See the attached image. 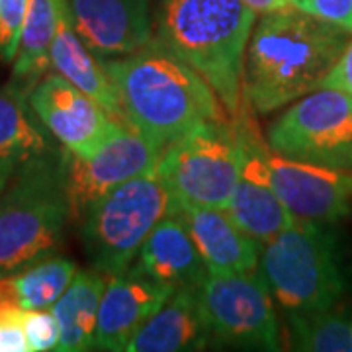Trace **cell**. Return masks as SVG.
Instances as JSON below:
<instances>
[{
	"label": "cell",
	"instance_id": "obj_1",
	"mask_svg": "<svg viewBox=\"0 0 352 352\" xmlns=\"http://www.w3.org/2000/svg\"><path fill=\"white\" fill-rule=\"evenodd\" d=\"M104 67L118 90L127 126L163 151L206 122H231L212 87L157 39L104 61Z\"/></svg>",
	"mask_w": 352,
	"mask_h": 352
},
{
	"label": "cell",
	"instance_id": "obj_2",
	"mask_svg": "<svg viewBox=\"0 0 352 352\" xmlns=\"http://www.w3.org/2000/svg\"><path fill=\"white\" fill-rule=\"evenodd\" d=\"M351 36L296 6L263 14L245 57V98L270 113L321 88Z\"/></svg>",
	"mask_w": 352,
	"mask_h": 352
},
{
	"label": "cell",
	"instance_id": "obj_3",
	"mask_svg": "<svg viewBox=\"0 0 352 352\" xmlns=\"http://www.w3.org/2000/svg\"><path fill=\"white\" fill-rule=\"evenodd\" d=\"M254 18L243 0H161L157 12V41L212 87L231 120L243 113Z\"/></svg>",
	"mask_w": 352,
	"mask_h": 352
},
{
	"label": "cell",
	"instance_id": "obj_4",
	"mask_svg": "<svg viewBox=\"0 0 352 352\" xmlns=\"http://www.w3.org/2000/svg\"><path fill=\"white\" fill-rule=\"evenodd\" d=\"M69 219L67 153L51 149L18 163L0 198V278L55 254Z\"/></svg>",
	"mask_w": 352,
	"mask_h": 352
},
{
	"label": "cell",
	"instance_id": "obj_5",
	"mask_svg": "<svg viewBox=\"0 0 352 352\" xmlns=\"http://www.w3.org/2000/svg\"><path fill=\"white\" fill-rule=\"evenodd\" d=\"M263 245L258 272L286 315L323 311L340 302L346 289L342 252L327 223L296 221Z\"/></svg>",
	"mask_w": 352,
	"mask_h": 352
},
{
	"label": "cell",
	"instance_id": "obj_6",
	"mask_svg": "<svg viewBox=\"0 0 352 352\" xmlns=\"http://www.w3.org/2000/svg\"><path fill=\"white\" fill-rule=\"evenodd\" d=\"M180 214L157 166L96 200L80 221V239L92 268L108 276L127 270L159 221Z\"/></svg>",
	"mask_w": 352,
	"mask_h": 352
},
{
	"label": "cell",
	"instance_id": "obj_7",
	"mask_svg": "<svg viewBox=\"0 0 352 352\" xmlns=\"http://www.w3.org/2000/svg\"><path fill=\"white\" fill-rule=\"evenodd\" d=\"M243 151L237 135L206 122L164 147L157 173L180 208H219L237 186Z\"/></svg>",
	"mask_w": 352,
	"mask_h": 352
},
{
	"label": "cell",
	"instance_id": "obj_8",
	"mask_svg": "<svg viewBox=\"0 0 352 352\" xmlns=\"http://www.w3.org/2000/svg\"><path fill=\"white\" fill-rule=\"evenodd\" d=\"M266 143L286 159L351 170L352 98L337 88H317L268 126Z\"/></svg>",
	"mask_w": 352,
	"mask_h": 352
},
{
	"label": "cell",
	"instance_id": "obj_9",
	"mask_svg": "<svg viewBox=\"0 0 352 352\" xmlns=\"http://www.w3.org/2000/svg\"><path fill=\"white\" fill-rule=\"evenodd\" d=\"M198 294L212 339L239 349H282L274 298L258 270L208 274Z\"/></svg>",
	"mask_w": 352,
	"mask_h": 352
},
{
	"label": "cell",
	"instance_id": "obj_10",
	"mask_svg": "<svg viewBox=\"0 0 352 352\" xmlns=\"http://www.w3.org/2000/svg\"><path fill=\"white\" fill-rule=\"evenodd\" d=\"M67 153V196L71 219L82 214L104 194L135 176L153 170L163 149L151 143L138 129L118 124L102 145L88 157Z\"/></svg>",
	"mask_w": 352,
	"mask_h": 352
},
{
	"label": "cell",
	"instance_id": "obj_11",
	"mask_svg": "<svg viewBox=\"0 0 352 352\" xmlns=\"http://www.w3.org/2000/svg\"><path fill=\"white\" fill-rule=\"evenodd\" d=\"M266 182L296 221L333 223L351 214L352 175L349 170L280 157L261 145Z\"/></svg>",
	"mask_w": 352,
	"mask_h": 352
},
{
	"label": "cell",
	"instance_id": "obj_12",
	"mask_svg": "<svg viewBox=\"0 0 352 352\" xmlns=\"http://www.w3.org/2000/svg\"><path fill=\"white\" fill-rule=\"evenodd\" d=\"M28 100L45 131L75 157L96 151L118 126L98 102L59 73L41 76Z\"/></svg>",
	"mask_w": 352,
	"mask_h": 352
},
{
	"label": "cell",
	"instance_id": "obj_13",
	"mask_svg": "<svg viewBox=\"0 0 352 352\" xmlns=\"http://www.w3.org/2000/svg\"><path fill=\"white\" fill-rule=\"evenodd\" d=\"M173 292V286L153 280L139 266L110 276L98 309L94 351H126L131 337L163 307Z\"/></svg>",
	"mask_w": 352,
	"mask_h": 352
},
{
	"label": "cell",
	"instance_id": "obj_14",
	"mask_svg": "<svg viewBox=\"0 0 352 352\" xmlns=\"http://www.w3.org/2000/svg\"><path fill=\"white\" fill-rule=\"evenodd\" d=\"M69 8L78 36L102 59L153 41L149 0H69Z\"/></svg>",
	"mask_w": 352,
	"mask_h": 352
},
{
	"label": "cell",
	"instance_id": "obj_15",
	"mask_svg": "<svg viewBox=\"0 0 352 352\" xmlns=\"http://www.w3.org/2000/svg\"><path fill=\"white\" fill-rule=\"evenodd\" d=\"M235 135L243 151V170L226 212L245 235L266 243L294 226L296 217L264 178L258 139L245 126Z\"/></svg>",
	"mask_w": 352,
	"mask_h": 352
},
{
	"label": "cell",
	"instance_id": "obj_16",
	"mask_svg": "<svg viewBox=\"0 0 352 352\" xmlns=\"http://www.w3.org/2000/svg\"><path fill=\"white\" fill-rule=\"evenodd\" d=\"M50 67L69 82L92 96L118 124H126L122 102L102 57L88 47L73 24L69 0H59L57 30L51 43Z\"/></svg>",
	"mask_w": 352,
	"mask_h": 352
},
{
	"label": "cell",
	"instance_id": "obj_17",
	"mask_svg": "<svg viewBox=\"0 0 352 352\" xmlns=\"http://www.w3.org/2000/svg\"><path fill=\"white\" fill-rule=\"evenodd\" d=\"M180 217L210 274H241L258 268L261 243L245 235L219 208H180Z\"/></svg>",
	"mask_w": 352,
	"mask_h": 352
},
{
	"label": "cell",
	"instance_id": "obj_18",
	"mask_svg": "<svg viewBox=\"0 0 352 352\" xmlns=\"http://www.w3.org/2000/svg\"><path fill=\"white\" fill-rule=\"evenodd\" d=\"M200 286H180L127 342L126 352L201 351L212 340L201 311Z\"/></svg>",
	"mask_w": 352,
	"mask_h": 352
},
{
	"label": "cell",
	"instance_id": "obj_19",
	"mask_svg": "<svg viewBox=\"0 0 352 352\" xmlns=\"http://www.w3.org/2000/svg\"><path fill=\"white\" fill-rule=\"evenodd\" d=\"M138 256V266L145 274L175 289L200 286L210 274L180 214L159 221L143 241Z\"/></svg>",
	"mask_w": 352,
	"mask_h": 352
},
{
	"label": "cell",
	"instance_id": "obj_20",
	"mask_svg": "<svg viewBox=\"0 0 352 352\" xmlns=\"http://www.w3.org/2000/svg\"><path fill=\"white\" fill-rule=\"evenodd\" d=\"M106 284L108 274L100 270H78L63 296L51 305L50 309L61 329V340L57 351H94L98 309Z\"/></svg>",
	"mask_w": 352,
	"mask_h": 352
},
{
	"label": "cell",
	"instance_id": "obj_21",
	"mask_svg": "<svg viewBox=\"0 0 352 352\" xmlns=\"http://www.w3.org/2000/svg\"><path fill=\"white\" fill-rule=\"evenodd\" d=\"M28 96L30 92L14 80L0 87V159L22 163L53 149Z\"/></svg>",
	"mask_w": 352,
	"mask_h": 352
},
{
	"label": "cell",
	"instance_id": "obj_22",
	"mask_svg": "<svg viewBox=\"0 0 352 352\" xmlns=\"http://www.w3.org/2000/svg\"><path fill=\"white\" fill-rule=\"evenodd\" d=\"M59 18V0H28V12L14 57L12 80L28 92L50 67V51Z\"/></svg>",
	"mask_w": 352,
	"mask_h": 352
},
{
	"label": "cell",
	"instance_id": "obj_23",
	"mask_svg": "<svg viewBox=\"0 0 352 352\" xmlns=\"http://www.w3.org/2000/svg\"><path fill=\"white\" fill-rule=\"evenodd\" d=\"M78 272L67 256L51 254L24 270L0 278V292L22 309H45L57 302Z\"/></svg>",
	"mask_w": 352,
	"mask_h": 352
},
{
	"label": "cell",
	"instance_id": "obj_24",
	"mask_svg": "<svg viewBox=\"0 0 352 352\" xmlns=\"http://www.w3.org/2000/svg\"><path fill=\"white\" fill-rule=\"evenodd\" d=\"M288 317L292 344L305 352H352V311L331 307Z\"/></svg>",
	"mask_w": 352,
	"mask_h": 352
},
{
	"label": "cell",
	"instance_id": "obj_25",
	"mask_svg": "<svg viewBox=\"0 0 352 352\" xmlns=\"http://www.w3.org/2000/svg\"><path fill=\"white\" fill-rule=\"evenodd\" d=\"M22 327L30 344V352L57 351L61 340V329L50 307L45 309H22Z\"/></svg>",
	"mask_w": 352,
	"mask_h": 352
},
{
	"label": "cell",
	"instance_id": "obj_26",
	"mask_svg": "<svg viewBox=\"0 0 352 352\" xmlns=\"http://www.w3.org/2000/svg\"><path fill=\"white\" fill-rule=\"evenodd\" d=\"M28 12V0H0V59L14 63Z\"/></svg>",
	"mask_w": 352,
	"mask_h": 352
},
{
	"label": "cell",
	"instance_id": "obj_27",
	"mask_svg": "<svg viewBox=\"0 0 352 352\" xmlns=\"http://www.w3.org/2000/svg\"><path fill=\"white\" fill-rule=\"evenodd\" d=\"M305 14L352 32V0H292Z\"/></svg>",
	"mask_w": 352,
	"mask_h": 352
},
{
	"label": "cell",
	"instance_id": "obj_28",
	"mask_svg": "<svg viewBox=\"0 0 352 352\" xmlns=\"http://www.w3.org/2000/svg\"><path fill=\"white\" fill-rule=\"evenodd\" d=\"M321 88H337L352 98V36L337 63L333 65V69L323 78Z\"/></svg>",
	"mask_w": 352,
	"mask_h": 352
},
{
	"label": "cell",
	"instance_id": "obj_29",
	"mask_svg": "<svg viewBox=\"0 0 352 352\" xmlns=\"http://www.w3.org/2000/svg\"><path fill=\"white\" fill-rule=\"evenodd\" d=\"M254 14H270L276 12V10H284L294 6L292 0H243Z\"/></svg>",
	"mask_w": 352,
	"mask_h": 352
},
{
	"label": "cell",
	"instance_id": "obj_30",
	"mask_svg": "<svg viewBox=\"0 0 352 352\" xmlns=\"http://www.w3.org/2000/svg\"><path fill=\"white\" fill-rule=\"evenodd\" d=\"M16 166H18V161H14V159H0V198L12 178Z\"/></svg>",
	"mask_w": 352,
	"mask_h": 352
}]
</instances>
